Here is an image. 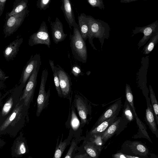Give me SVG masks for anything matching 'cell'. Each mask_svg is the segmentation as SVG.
Wrapping results in <instances>:
<instances>
[{"mask_svg": "<svg viewBox=\"0 0 158 158\" xmlns=\"http://www.w3.org/2000/svg\"><path fill=\"white\" fill-rule=\"evenodd\" d=\"M28 109L24 101L20 100L12 112L0 121V135L7 134L15 137L24 127Z\"/></svg>", "mask_w": 158, "mask_h": 158, "instance_id": "6da1fadb", "label": "cell"}, {"mask_svg": "<svg viewBox=\"0 0 158 158\" xmlns=\"http://www.w3.org/2000/svg\"><path fill=\"white\" fill-rule=\"evenodd\" d=\"M25 86L16 85L7 91L0 98V121L8 116L14 110L20 101Z\"/></svg>", "mask_w": 158, "mask_h": 158, "instance_id": "7a4b0ae2", "label": "cell"}, {"mask_svg": "<svg viewBox=\"0 0 158 158\" xmlns=\"http://www.w3.org/2000/svg\"><path fill=\"white\" fill-rule=\"evenodd\" d=\"M89 26L88 35L89 42L94 49L97 50L93 43V40L98 38L101 43L102 49L105 39L108 40L109 36L110 28L106 22L99 19H96L90 15H86Z\"/></svg>", "mask_w": 158, "mask_h": 158, "instance_id": "3957f363", "label": "cell"}, {"mask_svg": "<svg viewBox=\"0 0 158 158\" xmlns=\"http://www.w3.org/2000/svg\"><path fill=\"white\" fill-rule=\"evenodd\" d=\"M70 47L74 57L78 61L85 63L87 58V50L85 41L82 38L79 27L73 28V33L70 34Z\"/></svg>", "mask_w": 158, "mask_h": 158, "instance_id": "277c9868", "label": "cell"}, {"mask_svg": "<svg viewBox=\"0 0 158 158\" xmlns=\"http://www.w3.org/2000/svg\"><path fill=\"white\" fill-rule=\"evenodd\" d=\"M41 62L35 67L26 85L23 88L19 100L24 101L25 106L29 109L33 100L37 83V79Z\"/></svg>", "mask_w": 158, "mask_h": 158, "instance_id": "5b68a950", "label": "cell"}, {"mask_svg": "<svg viewBox=\"0 0 158 158\" xmlns=\"http://www.w3.org/2000/svg\"><path fill=\"white\" fill-rule=\"evenodd\" d=\"M48 75V70L45 69L42 71L40 84L39 93L37 99V109L36 115L37 117L40 116L42 111L48 104L50 96V89L46 92L45 85Z\"/></svg>", "mask_w": 158, "mask_h": 158, "instance_id": "8992f818", "label": "cell"}, {"mask_svg": "<svg viewBox=\"0 0 158 158\" xmlns=\"http://www.w3.org/2000/svg\"><path fill=\"white\" fill-rule=\"evenodd\" d=\"M28 44L31 46L39 44H44L48 48H50L51 40L48 27L45 22L43 21L38 31L30 36Z\"/></svg>", "mask_w": 158, "mask_h": 158, "instance_id": "52a82bcc", "label": "cell"}, {"mask_svg": "<svg viewBox=\"0 0 158 158\" xmlns=\"http://www.w3.org/2000/svg\"><path fill=\"white\" fill-rule=\"evenodd\" d=\"M28 12L27 7L22 12L9 17L4 29L5 34L9 35L15 31L22 23Z\"/></svg>", "mask_w": 158, "mask_h": 158, "instance_id": "ba28073f", "label": "cell"}, {"mask_svg": "<svg viewBox=\"0 0 158 158\" xmlns=\"http://www.w3.org/2000/svg\"><path fill=\"white\" fill-rule=\"evenodd\" d=\"M158 32V20L155 21L152 23L143 27H135L133 30L132 35L138 33H143L144 35L143 37L140 40L138 44V49L144 45L155 34Z\"/></svg>", "mask_w": 158, "mask_h": 158, "instance_id": "9c48e42d", "label": "cell"}, {"mask_svg": "<svg viewBox=\"0 0 158 158\" xmlns=\"http://www.w3.org/2000/svg\"><path fill=\"white\" fill-rule=\"evenodd\" d=\"M55 68L58 74L63 97L68 98L71 91L70 78L68 74L59 65L57 64Z\"/></svg>", "mask_w": 158, "mask_h": 158, "instance_id": "30bf717a", "label": "cell"}, {"mask_svg": "<svg viewBox=\"0 0 158 158\" xmlns=\"http://www.w3.org/2000/svg\"><path fill=\"white\" fill-rule=\"evenodd\" d=\"M40 62L41 57L39 54L31 56L22 72L19 80L20 84L25 86L35 67Z\"/></svg>", "mask_w": 158, "mask_h": 158, "instance_id": "8fae6325", "label": "cell"}, {"mask_svg": "<svg viewBox=\"0 0 158 158\" xmlns=\"http://www.w3.org/2000/svg\"><path fill=\"white\" fill-rule=\"evenodd\" d=\"M51 28L52 36L54 42L56 44L64 40L67 34L64 33L63 25L58 18L52 22L48 19Z\"/></svg>", "mask_w": 158, "mask_h": 158, "instance_id": "7c38bea8", "label": "cell"}, {"mask_svg": "<svg viewBox=\"0 0 158 158\" xmlns=\"http://www.w3.org/2000/svg\"><path fill=\"white\" fill-rule=\"evenodd\" d=\"M27 148L23 133L20 132L19 135L14 140L11 148V154L13 157H20L27 152Z\"/></svg>", "mask_w": 158, "mask_h": 158, "instance_id": "4fadbf2b", "label": "cell"}, {"mask_svg": "<svg viewBox=\"0 0 158 158\" xmlns=\"http://www.w3.org/2000/svg\"><path fill=\"white\" fill-rule=\"evenodd\" d=\"M61 1L62 5L60 8L70 28L72 30V27L73 28H78V25L75 21L70 1L69 0H62Z\"/></svg>", "mask_w": 158, "mask_h": 158, "instance_id": "5bb4252c", "label": "cell"}, {"mask_svg": "<svg viewBox=\"0 0 158 158\" xmlns=\"http://www.w3.org/2000/svg\"><path fill=\"white\" fill-rule=\"evenodd\" d=\"M121 107V100L119 99L110 105L99 117L95 124L97 126L105 120L117 116Z\"/></svg>", "mask_w": 158, "mask_h": 158, "instance_id": "9a60e30c", "label": "cell"}, {"mask_svg": "<svg viewBox=\"0 0 158 158\" xmlns=\"http://www.w3.org/2000/svg\"><path fill=\"white\" fill-rule=\"evenodd\" d=\"M127 123L120 117H117L114 122L102 134V138L105 141L111 137L118 129L122 126Z\"/></svg>", "mask_w": 158, "mask_h": 158, "instance_id": "2e32d148", "label": "cell"}, {"mask_svg": "<svg viewBox=\"0 0 158 158\" xmlns=\"http://www.w3.org/2000/svg\"><path fill=\"white\" fill-rule=\"evenodd\" d=\"M74 102L82 123H86L89 111L87 105L80 98L75 99Z\"/></svg>", "mask_w": 158, "mask_h": 158, "instance_id": "e0dca14e", "label": "cell"}, {"mask_svg": "<svg viewBox=\"0 0 158 158\" xmlns=\"http://www.w3.org/2000/svg\"><path fill=\"white\" fill-rule=\"evenodd\" d=\"M149 100H147V108L146 110V120L148 125L154 132L157 131L156 119L152 106Z\"/></svg>", "mask_w": 158, "mask_h": 158, "instance_id": "ac0fdd59", "label": "cell"}, {"mask_svg": "<svg viewBox=\"0 0 158 158\" xmlns=\"http://www.w3.org/2000/svg\"><path fill=\"white\" fill-rule=\"evenodd\" d=\"M126 99L127 100L131 107L136 119V123L139 128L144 126L143 123L138 118L136 112L134 103V98L132 92L130 85L126 84L125 88Z\"/></svg>", "mask_w": 158, "mask_h": 158, "instance_id": "d6986e66", "label": "cell"}, {"mask_svg": "<svg viewBox=\"0 0 158 158\" xmlns=\"http://www.w3.org/2000/svg\"><path fill=\"white\" fill-rule=\"evenodd\" d=\"M84 13H81L78 17V24L81 36L85 41L88 39L89 26L86 17Z\"/></svg>", "mask_w": 158, "mask_h": 158, "instance_id": "ffe728a7", "label": "cell"}, {"mask_svg": "<svg viewBox=\"0 0 158 158\" xmlns=\"http://www.w3.org/2000/svg\"><path fill=\"white\" fill-rule=\"evenodd\" d=\"M23 39H17L12 42L6 48L4 52L5 57L7 60H10L17 53L19 48L22 43Z\"/></svg>", "mask_w": 158, "mask_h": 158, "instance_id": "44dd1931", "label": "cell"}, {"mask_svg": "<svg viewBox=\"0 0 158 158\" xmlns=\"http://www.w3.org/2000/svg\"><path fill=\"white\" fill-rule=\"evenodd\" d=\"M117 117V116H115L103 121L92 130L91 134H96L102 133L114 122Z\"/></svg>", "mask_w": 158, "mask_h": 158, "instance_id": "7402d4cb", "label": "cell"}, {"mask_svg": "<svg viewBox=\"0 0 158 158\" xmlns=\"http://www.w3.org/2000/svg\"><path fill=\"white\" fill-rule=\"evenodd\" d=\"M121 117L127 123L131 122L135 118L132 108L126 99L124 104Z\"/></svg>", "mask_w": 158, "mask_h": 158, "instance_id": "603a6c76", "label": "cell"}, {"mask_svg": "<svg viewBox=\"0 0 158 158\" xmlns=\"http://www.w3.org/2000/svg\"><path fill=\"white\" fill-rule=\"evenodd\" d=\"M150 93V98L151 102V106L154 113L157 125L158 124V102L153 89L151 86L149 85Z\"/></svg>", "mask_w": 158, "mask_h": 158, "instance_id": "cb8c5ba5", "label": "cell"}, {"mask_svg": "<svg viewBox=\"0 0 158 158\" xmlns=\"http://www.w3.org/2000/svg\"><path fill=\"white\" fill-rule=\"evenodd\" d=\"M158 41V32L151 37L148 43L144 46L142 51L143 54H148L153 49Z\"/></svg>", "mask_w": 158, "mask_h": 158, "instance_id": "d4e9b609", "label": "cell"}, {"mask_svg": "<svg viewBox=\"0 0 158 158\" xmlns=\"http://www.w3.org/2000/svg\"><path fill=\"white\" fill-rule=\"evenodd\" d=\"M49 63L53 72L54 83L58 95L60 98L63 97L62 94L60 85L58 74L56 69L55 66L54 65L53 61L49 60Z\"/></svg>", "mask_w": 158, "mask_h": 158, "instance_id": "484cf974", "label": "cell"}, {"mask_svg": "<svg viewBox=\"0 0 158 158\" xmlns=\"http://www.w3.org/2000/svg\"><path fill=\"white\" fill-rule=\"evenodd\" d=\"M27 2L28 1L27 0L21 1L13 8L11 11L8 14V16L10 17L23 11L27 7Z\"/></svg>", "mask_w": 158, "mask_h": 158, "instance_id": "4316f807", "label": "cell"}, {"mask_svg": "<svg viewBox=\"0 0 158 158\" xmlns=\"http://www.w3.org/2000/svg\"><path fill=\"white\" fill-rule=\"evenodd\" d=\"M67 145L65 142L60 141L58 146L56 147L53 158H60Z\"/></svg>", "mask_w": 158, "mask_h": 158, "instance_id": "83f0119b", "label": "cell"}, {"mask_svg": "<svg viewBox=\"0 0 158 158\" xmlns=\"http://www.w3.org/2000/svg\"><path fill=\"white\" fill-rule=\"evenodd\" d=\"M71 125L74 130L77 129L80 125V122L73 108L72 109Z\"/></svg>", "mask_w": 158, "mask_h": 158, "instance_id": "f1b7e54d", "label": "cell"}, {"mask_svg": "<svg viewBox=\"0 0 158 158\" xmlns=\"http://www.w3.org/2000/svg\"><path fill=\"white\" fill-rule=\"evenodd\" d=\"M51 0H38L36 6L40 10H45L49 7Z\"/></svg>", "mask_w": 158, "mask_h": 158, "instance_id": "f546056e", "label": "cell"}, {"mask_svg": "<svg viewBox=\"0 0 158 158\" xmlns=\"http://www.w3.org/2000/svg\"><path fill=\"white\" fill-rule=\"evenodd\" d=\"M87 2L93 7H98L100 9H105L104 5L102 0H87Z\"/></svg>", "mask_w": 158, "mask_h": 158, "instance_id": "4dcf8cb0", "label": "cell"}, {"mask_svg": "<svg viewBox=\"0 0 158 158\" xmlns=\"http://www.w3.org/2000/svg\"><path fill=\"white\" fill-rule=\"evenodd\" d=\"M76 146L75 141H73L72 144L64 158H71L73 152Z\"/></svg>", "mask_w": 158, "mask_h": 158, "instance_id": "1f68e13d", "label": "cell"}, {"mask_svg": "<svg viewBox=\"0 0 158 158\" xmlns=\"http://www.w3.org/2000/svg\"><path fill=\"white\" fill-rule=\"evenodd\" d=\"M87 153L91 157H96L97 154L96 151L92 147H88L85 148Z\"/></svg>", "mask_w": 158, "mask_h": 158, "instance_id": "d6a6232c", "label": "cell"}, {"mask_svg": "<svg viewBox=\"0 0 158 158\" xmlns=\"http://www.w3.org/2000/svg\"><path fill=\"white\" fill-rule=\"evenodd\" d=\"M72 71L73 74L76 77L81 72L80 68L76 65L73 67Z\"/></svg>", "mask_w": 158, "mask_h": 158, "instance_id": "836d02e7", "label": "cell"}, {"mask_svg": "<svg viewBox=\"0 0 158 158\" xmlns=\"http://www.w3.org/2000/svg\"><path fill=\"white\" fill-rule=\"evenodd\" d=\"M136 148L137 150L140 152L145 153L146 151V148L143 145L139 143L137 144Z\"/></svg>", "mask_w": 158, "mask_h": 158, "instance_id": "e575fe53", "label": "cell"}, {"mask_svg": "<svg viewBox=\"0 0 158 158\" xmlns=\"http://www.w3.org/2000/svg\"><path fill=\"white\" fill-rule=\"evenodd\" d=\"M9 77L6 76L5 73L0 69V80L4 81Z\"/></svg>", "mask_w": 158, "mask_h": 158, "instance_id": "d590c367", "label": "cell"}, {"mask_svg": "<svg viewBox=\"0 0 158 158\" xmlns=\"http://www.w3.org/2000/svg\"><path fill=\"white\" fill-rule=\"evenodd\" d=\"M114 158H127L126 156L122 153H118L114 155Z\"/></svg>", "mask_w": 158, "mask_h": 158, "instance_id": "8d00e7d4", "label": "cell"}, {"mask_svg": "<svg viewBox=\"0 0 158 158\" xmlns=\"http://www.w3.org/2000/svg\"><path fill=\"white\" fill-rule=\"evenodd\" d=\"M6 0H0V10L2 11L4 8Z\"/></svg>", "mask_w": 158, "mask_h": 158, "instance_id": "74e56055", "label": "cell"}, {"mask_svg": "<svg viewBox=\"0 0 158 158\" xmlns=\"http://www.w3.org/2000/svg\"><path fill=\"white\" fill-rule=\"evenodd\" d=\"M6 144L5 142L0 138V148L3 147Z\"/></svg>", "mask_w": 158, "mask_h": 158, "instance_id": "f35d334b", "label": "cell"}, {"mask_svg": "<svg viewBox=\"0 0 158 158\" xmlns=\"http://www.w3.org/2000/svg\"><path fill=\"white\" fill-rule=\"evenodd\" d=\"M4 87V85L3 81L0 80V89H2ZM2 94L0 91V98L2 96Z\"/></svg>", "mask_w": 158, "mask_h": 158, "instance_id": "ab89813d", "label": "cell"}, {"mask_svg": "<svg viewBox=\"0 0 158 158\" xmlns=\"http://www.w3.org/2000/svg\"><path fill=\"white\" fill-rule=\"evenodd\" d=\"M135 0H121L120 2H121L123 3H129L135 1Z\"/></svg>", "mask_w": 158, "mask_h": 158, "instance_id": "60d3db41", "label": "cell"}, {"mask_svg": "<svg viewBox=\"0 0 158 158\" xmlns=\"http://www.w3.org/2000/svg\"><path fill=\"white\" fill-rule=\"evenodd\" d=\"M126 156L127 158H140L137 157H135L130 156Z\"/></svg>", "mask_w": 158, "mask_h": 158, "instance_id": "b9f144b4", "label": "cell"}]
</instances>
